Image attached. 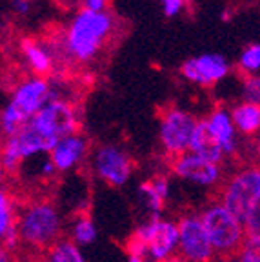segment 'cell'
<instances>
[{
    "mask_svg": "<svg viewBox=\"0 0 260 262\" xmlns=\"http://www.w3.org/2000/svg\"><path fill=\"white\" fill-rule=\"evenodd\" d=\"M91 168L104 184L111 188H122L133 175L135 162L124 147L117 144H104L93 151Z\"/></svg>",
    "mask_w": 260,
    "mask_h": 262,
    "instance_id": "obj_10",
    "label": "cell"
},
{
    "mask_svg": "<svg viewBox=\"0 0 260 262\" xmlns=\"http://www.w3.org/2000/svg\"><path fill=\"white\" fill-rule=\"evenodd\" d=\"M48 157L55 164L58 173L75 171L90 159V140L80 133L64 137L55 144Z\"/></svg>",
    "mask_w": 260,
    "mask_h": 262,
    "instance_id": "obj_14",
    "label": "cell"
},
{
    "mask_svg": "<svg viewBox=\"0 0 260 262\" xmlns=\"http://www.w3.org/2000/svg\"><path fill=\"white\" fill-rule=\"evenodd\" d=\"M253 153H255V159L260 164V135L256 139H253Z\"/></svg>",
    "mask_w": 260,
    "mask_h": 262,
    "instance_id": "obj_28",
    "label": "cell"
},
{
    "mask_svg": "<svg viewBox=\"0 0 260 262\" xmlns=\"http://www.w3.org/2000/svg\"><path fill=\"white\" fill-rule=\"evenodd\" d=\"M219 262H242V260L235 255V257H229V258H219Z\"/></svg>",
    "mask_w": 260,
    "mask_h": 262,
    "instance_id": "obj_32",
    "label": "cell"
},
{
    "mask_svg": "<svg viewBox=\"0 0 260 262\" xmlns=\"http://www.w3.org/2000/svg\"><path fill=\"white\" fill-rule=\"evenodd\" d=\"M115 31V18L107 11L82 8L69 20L60 42L64 57L73 64H90L100 55Z\"/></svg>",
    "mask_w": 260,
    "mask_h": 262,
    "instance_id": "obj_1",
    "label": "cell"
},
{
    "mask_svg": "<svg viewBox=\"0 0 260 262\" xmlns=\"http://www.w3.org/2000/svg\"><path fill=\"white\" fill-rule=\"evenodd\" d=\"M97 226L90 213H77L69 222V238L77 246H90L97 241Z\"/></svg>",
    "mask_w": 260,
    "mask_h": 262,
    "instance_id": "obj_20",
    "label": "cell"
},
{
    "mask_svg": "<svg viewBox=\"0 0 260 262\" xmlns=\"http://www.w3.org/2000/svg\"><path fill=\"white\" fill-rule=\"evenodd\" d=\"M138 196L149 215L147 217H160L167 199H169V179L166 175H155L153 179L144 180L138 184Z\"/></svg>",
    "mask_w": 260,
    "mask_h": 262,
    "instance_id": "obj_16",
    "label": "cell"
},
{
    "mask_svg": "<svg viewBox=\"0 0 260 262\" xmlns=\"http://www.w3.org/2000/svg\"><path fill=\"white\" fill-rule=\"evenodd\" d=\"M239 70L246 75H258L260 71V42H251L246 46L236 60Z\"/></svg>",
    "mask_w": 260,
    "mask_h": 262,
    "instance_id": "obj_22",
    "label": "cell"
},
{
    "mask_svg": "<svg viewBox=\"0 0 260 262\" xmlns=\"http://www.w3.org/2000/svg\"><path fill=\"white\" fill-rule=\"evenodd\" d=\"M20 53L24 57L28 68L38 77H46L55 68V55L49 48H46L42 42L33 38H22Z\"/></svg>",
    "mask_w": 260,
    "mask_h": 262,
    "instance_id": "obj_18",
    "label": "cell"
},
{
    "mask_svg": "<svg viewBox=\"0 0 260 262\" xmlns=\"http://www.w3.org/2000/svg\"><path fill=\"white\" fill-rule=\"evenodd\" d=\"M200 219L209 235L216 257L229 258L239 255V251L246 244V229L235 213L229 211L222 202L215 201L200 211Z\"/></svg>",
    "mask_w": 260,
    "mask_h": 262,
    "instance_id": "obj_4",
    "label": "cell"
},
{
    "mask_svg": "<svg viewBox=\"0 0 260 262\" xmlns=\"http://www.w3.org/2000/svg\"><path fill=\"white\" fill-rule=\"evenodd\" d=\"M171 173L180 180L202 188H216L222 182V164L209 162L195 153L187 151L171 159Z\"/></svg>",
    "mask_w": 260,
    "mask_h": 262,
    "instance_id": "obj_13",
    "label": "cell"
},
{
    "mask_svg": "<svg viewBox=\"0 0 260 262\" xmlns=\"http://www.w3.org/2000/svg\"><path fill=\"white\" fill-rule=\"evenodd\" d=\"M53 98V86L51 80L38 75L22 78L18 84L11 90L8 104L2 110L0 126L2 135L11 137L26 127L31 119L46 104Z\"/></svg>",
    "mask_w": 260,
    "mask_h": 262,
    "instance_id": "obj_3",
    "label": "cell"
},
{
    "mask_svg": "<svg viewBox=\"0 0 260 262\" xmlns=\"http://www.w3.org/2000/svg\"><path fill=\"white\" fill-rule=\"evenodd\" d=\"M9 8L16 15H28L31 11V0H9Z\"/></svg>",
    "mask_w": 260,
    "mask_h": 262,
    "instance_id": "obj_26",
    "label": "cell"
},
{
    "mask_svg": "<svg viewBox=\"0 0 260 262\" xmlns=\"http://www.w3.org/2000/svg\"><path fill=\"white\" fill-rule=\"evenodd\" d=\"M164 262H189V260H187V258H184L182 255L177 253V255H173V257H169L167 260H164Z\"/></svg>",
    "mask_w": 260,
    "mask_h": 262,
    "instance_id": "obj_30",
    "label": "cell"
},
{
    "mask_svg": "<svg viewBox=\"0 0 260 262\" xmlns=\"http://www.w3.org/2000/svg\"><path fill=\"white\" fill-rule=\"evenodd\" d=\"M246 229V244L260 246V208L255 209L244 222Z\"/></svg>",
    "mask_w": 260,
    "mask_h": 262,
    "instance_id": "obj_24",
    "label": "cell"
},
{
    "mask_svg": "<svg viewBox=\"0 0 260 262\" xmlns=\"http://www.w3.org/2000/svg\"><path fill=\"white\" fill-rule=\"evenodd\" d=\"M110 0H82V6L91 11H106Z\"/></svg>",
    "mask_w": 260,
    "mask_h": 262,
    "instance_id": "obj_27",
    "label": "cell"
},
{
    "mask_svg": "<svg viewBox=\"0 0 260 262\" xmlns=\"http://www.w3.org/2000/svg\"><path fill=\"white\" fill-rule=\"evenodd\" d=\"M222 202L244 224L255 209L260 208V164H251L224 180L219 191Z\"/></svg>",
    "mask_w": 260,
    "mask_h": 262,
    "instance_id": "obj_5",
    "label": "cell"
},
{
    "mask_svg": "<svg viewBox=\"0 0 260 262\" xmlns=\"http://www.w3.org/2000/svg\"><path fill=\"white\" fill-rule=\"evenodd\" d=\"M207 124L211 127L213 135L216 137V140L222 146L226 157H231L239 151V131L235 127V122L231 119V111L226 110L222 106H216L209 111V115L206 117Z\"/></svg>",
    "mask_w": 260,
    "mask_h": 262,
    "instance_id": "obj_15",
    "label": "cell"
},
{
    "mask_svg": "<svg viewBox=\"0 0 260 262\" xmlns=\"http://www.w3.org/2000/svg\"><path fill=\"white\" fill-rule=\"evenodd\" d=\"M126 262H149V258H146V257H137V255H127Z\"/></svg>",
    "mask_w": 260,
    "mask_h": 262,
    "instance_id": "obj_29",
    "label": "cell"
},
{
    "mask_svg": "<svg viewBox=\"0 0 260 262\" xmlns=\"http://www.w3.org/2000/svg\"><path fill=\"white\" fill-rule=\"evenodd\" d=\"M16 231L20 246L31 251V257L46 255V251L62 238L64 219L55 202L37 199L20 206Z\"/></svg>",
    "mask_w": 260,
    "mask_h": 262,
    "instance_id": "obj_2",
    "label": "cell"
},
{
    "mask_svg": "<svg viewBox=\"0 0 260 262\" xmlns=\"http://www.w3.org/2000/svg\"><path fill=\"white\" fill-rule=\"evenodd\" d=\"M229 111L240 137L256 139L260 135V104L240 100Z\"/></svg>",
    "mask_w": 260,
    "mask_h": 262,
    "instance_id": "obj_19",
    "label": "cell"
},
{
    "mask_svg": "<svg viewBox=\"0 0 260 262\" xmlns=\"http://www.w3.org/2000/svg\"><path fill=\"white\" fill-rule=\"evenodd\" d=\"M29 262H49V260H48L46 255H37V257H31V260Z\"/></svg>",
    "mask_w": 260,
    "mask_h": 262,
    "instance_id": "obj_31",
    "label": "cell"
},
{
    "mask_svg": "<svg viewBox=\"0 0 260 262\" xmlns=\"http://www.w3.org/2000/svg\"><path fill=\"white\" fill-rule=\"evenodd\" d=\"M147 246L149 262H164L179 253V222L162 217H147L133 231Z\"/></svg>",
    "mask_w": 260,
    "mask_h": 262,
    "instance_id": "obj_9",
    "label": "cell"
},
{
    "mask_svg": "<svg viewBox=\"0 0 260 262\" xmlns=\"http://www.w3.org/2000/svg\"><path fill=\"white\" fill-rule=\"evenodd\" d=\"M231 73V62L222 53H202L187 58L180 66V75L200 88H211Z\"/></svg>",
    "mask_w": 260,
    "mask_h": 262,
    "instance_id": "obj_12",
    "label": "cell"
},
{
    "mask_svg": "<svg viewBox=\"0 0 260 262\" xmlns=\"http://www.w3.org/2000/svg\"><path fill=\"white\" fill-rule=\"evenodd\" d=\"M199 120L191 111L167 106L159 115V142L167 157L175 159L189 151Z\"/></svg>",
    "mask_w": 260,
    "mask_h": 262,
    "instance_id": "obj_6",
    "label": "cell"
},
{
    "mask_svg": "<svg viewBox=\"0 0 260 262\" xmlns=\"http://www.w3.org/2000/svg\"><path fill=\"white\" fill-rule=\"evenodd\" d=\"M242 100L260 104V73L258 75H246L240 84Z\"/></svg>",
    "mask_w": 260,
    "mask_h": 262,
    "instance_id": "obj_23",
    "label": "cell"
},
{
    "mask_svg": "<svg viewBox=\"0 0 260 262\" xmlns=\"http://www.w3.org/2000/svg\"><path fill=\"white\" fill-rule=\"evenodd\" d=\"M53 140L46 139L42 133H38L31 124L22 127L18 133L4 139L2 147V168L8 175H16L20 171L22 164L33 157L46 155L55 147Z\"/></svg>",
    "mask_w": 260,
    "mask_h": 262,
    "instance_id": "obj_7",
    "label": "cell"
},
{
    "mask_svg": "<svg viewBox=\"0 0 260 262\" xmlns=\"http://www.w3.org/2000/svg\"><path fill=\"white\" fill-rule=\"evenodd\" d=\"M46 257L49 262H88L82 255L80 246H77L69 237H62L58 242H55L48 251Z\"/></svg>",
    "mask_w": 260,
    "mask_h": 262,
    "instance_id": "obj_21",
    "label": "cell"
},
{
    "mask_svg": "<svg viewBox=\"0 0 260 262\" xmlns=\"http://www.w3.org/2000/svg\"><path fill=\"white\" fill-rule=\"evenodd\" d=\"M179 255L189 262H215L216 253L209 241L200 213H184L179 219Z\"/></svg>",
    "mask_w": 260,
    "mask_h": 262,
    "instance_id": "obj_11",
    "label": "cell"
},
{
    "mask_svg": "<svg viewBox=\"0 0 260 262\" xmlns=\"http://www.w3.org/2000/svg\"><path fill=\"white\" fill-rule=\"evenodd\" d=\"M189 151L215 164H222L224 159H226V153H224L222 146H220V142L216 140V137L213 135L211 127H209L206 119L199 120V124H197V129H195V135H193Z\"/></svg>",
    "mask_w": 260,
    "mask_h": 262,
    "instance_id": "obj_17",
    "label": "cell"
},
{
    "mask_svg": "<svg viewBox=\"0 0 260 262\" xmlns=\"http://www.w3.org/2000/svg\"><path fill=\"white\" fill-rule=\"evenodd\" d=\"M31 124L46 139L58 142L60 139L78 133L80 117L75 104L68 98H51L31 119Z\"/></svg>",
    "mask_w": 260,
    "mask_h": 262,
    "instance_id": "obj_8",
    "label": "cell"
},
{
    "mask_svg": "<svg viewBox=\"0 0 260 262\" xmlns=\"http://www.w3.org/2000/svg\"><path fill=\"white\" fill-rule=\"evenodd\" d=\"M159 2L167 18H175V16L182 15V11L187 6V0H159Z\"/></svg>",
    "mask_w": 260,
    "mask_h": 262,
    "instance_id": "obj_25",
    "label": "cell"
}]
</instances>
